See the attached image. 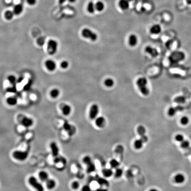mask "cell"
<instances>
[{
  "instance_id": "7402d4cb",
  "label": "cell",
  "mask_w": 191,
  "mask_h": 191,
  "mask_svg": "<svg viewBox=\"0 0 191 191\" xmlns=\"http://www.w3.org/2000/svg\"><path fill=\"white\" fill-rule=\"evenodd\" d=\"M38 176H39V178L42 181L46 182L48 179H49L48 174L45 171H41L39 172L38 174Z\"/></svg>"
},
{
  "instance_id": "ee69618b",
  "label": "cell",
  "mask_w": 191,
  "mask_h": 191,
  "mask_svg": "<svg viewBox=\"0 0 191 191\" xmlns=\"http://www.w3.org/2000/svg\"><path fill=\"white\" fill-rule=\"evenodd\" d=\"M69 66V63L67 61H63L61 64V66L63 69H66Z\"/></svg>"
},
{
  "instance_id": "7dc6e473",
  "label": "cell",
  "mask_w": 191,
  "mask_h": 191,
  "mask_svg": "<svg viewBox=\"0 0 191 191\" xmlns=\"http://www.w3.org/2000/svg\"><path fill=\"white\" fill-rule=\"evenodd\" d=\"M140 139L142 141L143 143L147 142V141H148V137L145 134L143 135L142 136H141Z\"/></svg>"
},
{
  "instance_id": "b9f144b4",
  "label": "cell",
  "mask_w": 191,
  "mask_h": 191,
  "mask_svg": "<svg viewBox=\"0 0 191 191\" xmlns=\"http://www.w3.org/2000/svg\"><path fill=\"white\" fill-rule=\"evenodd\" d=\"M80 185L79 183L78 182V181H73V182L72 184V188H73V189H77L79 188V187Z\"/></svg>"
},
{
  "instance_id": "5bb4252c",
  "label": "cell",
  "mask_w": 191,
  "mask_h": 191,
  "mask_svg": "<svg viewBox=\"0 0 191 191\" xmlns=\"http://www.w3.org/2000/svg\"><path fill=\"white\" fill-rule=\"evenodd\" d=\"M118 4L120 8L123 10L128 9L130 6L128 0H120Z\"/></svg>"
},
{
  "instance_id": "83f0119b",
  "label": "cell",
  "mask_w": 191,
  "mask_h": 191,
  "mask_svg": "<svg viewBox=\"0 0 191 191\" xmlns=\"http://www.w3.org/2000/svg\"><path fill=\"white\" fill-rule=\"evenodd\" d=\"M6 101L9 105L13 106L16 104L17 100L16 98L14 97H9L7 99Z\"/></svg>"
},
{
  "instance_id": "3957f363",
  "label": "cell",
  "mask_w": 191,
  "mask_h": 191,
  "mask_svg": "<svg viewBox=\"0 0 191 191\" xmlns=\"http://www.w3.org/2000/svg\"><path fill=\"white\" fill-rule=\"evenodd\" d=\"M185 57V54L182 52L176 51L173 52L169 56V60L173 63H177L183 60Z\"/></svg>"
},
{
  "instance_id": "277c9868",
  "label": "cell",
  "mask_w": 191,
  "mask_h": 191,
  "mask_svg": "<svg viewBox=\"0 0 191 191\" xmlns=\"http://www.w3.org/2000/svg\"><path fill=\"white\" fill-rule=\"evenodd\" d=\"M18 120L22 125L27 128L31 127L33 124L32 119L22 115L18 116Z\"/></svg>"
},
{
  "instance_id": "5b68a950",
  "label": "cell",
  "mask_w": 191,
  "mask_h": 191,
  "mask_svg": "<svg viewBox=\"0 0 191 191\" xmlns=\"http://www.w3.org/2000/svg\"><path fill=\"white\" fill-rule=\"evenodd\" d=\"M58 43L56 41L53 39L49 40L47 43V52L49 55H53L57 52L58 49Z\"/></svg>"
},
{
  "instance_id": "816d5d0a",
  "label": "cell",
  "mask_w": 191,
  "mask_h": 191,
  "mask_svg": "<svg viewBox=\"0 0 191 191\" xmlns=\"http://www.w3.org/2000/svg\"><path fill=\"white\" fill-rule=\"evenodd\" d=\"M67 0H59V3L60 4H63Z\"/></svg>"
},
{
  "instance_id": "603a6c76",
  "label": "cell",
  "mask_w": 191,
  "mask_h": 191,
  "mask_svg": "<svg viewBox=\"0 0 191 191\" xmlns=\"http://www.w3.org/2000/svg\"><path fill=\"white\" fill-rule=\"evenodd\" d=\"M87 9L88 12L90 13H94L96 10L95 4L93 1H90L88 4Z\"/></svg>"
},
{
  "instance_id": "30bf717a",
  "label": "cell",
  "mask_w": 191,
  "mask_h": 191,
  "mask_svg": "<svg viewBox=\"0 0 191 191\" xmlns=\"http://www.w3.org/2000/svg\"><path fill=\"white\" fill-rule=\"evenodd\" d=\"M52 155L54 157H57L59 154V148L57 144L55 142H51L50 144Z\"/></svg>"
},
{
  "instance_id": "ab89813d",
  "label": "cell",
  "mask_w": 191,
  "mask_h": 191,
  "mask_svg": "<svg viewBox=\"0 0 191 191\" xmlns=\"http://www.w3.org/2000/svg\"><path fill=\"white\" fill-rule=\"evenodd\" d=\"M175 139L177 142H181L184 140V137L182 134H178L175 137Z\"/></svg>"
},
{
  "instance_id": "f1b7e54d",
  "label": "cell",
  "mask_w": 191,
  "mask_h": 191,
  "mask_svg": "<svg viewBox=\"0 0 191 191\" xmlns=\"http://www.w3.org/2000/svg\"><path fill=\"white\" fill-rule=\"evenodd\" d=\"M110 166L113 169H117L120 165V163L117 160L115 159H112L110 161Z\"/></svg>"
},
{
  "instance_id": "8d00e7d4",
  "label": "cell",
  "mask_w": 191,
  "mask_h": 191,
  "mask_svg": "<svg viewBox=\"0 0 191 191\" xmlns=\"http://www.w3.org/2000/svg\"><path fill=\"white\" fill-rule=\"evenodd\" d=\"M181 146L182 148L188 149L190 146V142L189 141L184 140L181 142Z\"/></svg>"
},
{
  "instance_id": "7c38bea8",
  "label": "cell",
  "mask_w": 191,
  "mask_h": 191,
  "mask_svg": "<svg viewBox=\"0 0 191 191\" xmlns=\"http://www.w3.org/2000/svg\"><path fill=\"white\" fill-rule=\"evenodd\" d=\"M105 119L104 117L100 116L96 119V125L99 128H103L105 126Z\"/></svg>"
},
{
  "instance_id": "c3c4849f",
  "label": "cell",
  "mask_w": 191,
  "mask_h": 191,
  "mask_svg": "<svg viewBox=\"0 0 191 191\" xmlns=\"http://www.w3.org/2000/svg\"><path fill=\"white\" fill-rule=\"evenodd\" d=\"M27 2L30 5H34L36 4V0H27Z\"/></svg>"
},
{
  "instance_id": "e0dca14e",
  "label": "cell",
  "mask_w": 191,
  "mask_h": 191,
  "mask_svg": "<svg viewBox=\"0 0 191 191\" xmlns=\"http://www.w3.org/2000/svg\"><path fill=\"white\" fill-rule=\"evenodd\" d=\"M138 43V38L136 35L131 34L129 37V44L131 47H134Z\"/></svg>"
},
{
  "instance_id": "1f68e13d",
  "label": "cell",
  "mask_w": 191,
  "mask_h": 191,
  "mask_svg": "<svg viewBox=\"0 0 191 191\" xmlns=\"http://www.w3.org/2000/svg\"><path fill=\"white\" fill-rule=\"evenodd\" d=\"M137 132L140 136H142L146 134V129L144 126L140 125L138 126L137 128Z\"/></svg>"
},
{
  "instance_id": "7bdbcfd3",
  "label": "cell",
  "mask_w": 191,
  "mask_h": 191,
  "mask_svg": "<svg viewBox=\"0 0 191 191\" xmlns=\"http://www.w3.org/2000/svg\"><path fill=\"white\" fill-rule=\"evenodd\" d=\"M63 127L65 130L69 131L71 130L72 126L69 124H68L67 122H65L63 125Z\"/></svg>"
},
{
  "instance_id": "4316f807",
  "label": "cell",
  "mask_w": 191,
  "mask_h": 191,
  "mask_svg": "<svg viewBox=\"0 0 191 191\" xmlns=\"http://www.w3.org/2000/svg\"><path fill=\"white\" fill-rule=\"evenodd\" d=\"M14 15H15L13 11H10V10H8V11H6L4 13V17L7 20H11L13 18V17L14 16Z\"/></svg>"
},
{
  "instance_id": "52a82bcc",
  "label": "cell",
  "mask_w": 191,
  "mask_h": 191,
  "mask_svg": "<svg viewBox=\"0 0 191 191\" xmlns=\"http://www.w3.org/2000/svg\"><path fill=\"white\" fill-rule=\"evenodd\" d=\"M29 182L32 187H33L37 191H44V189L43 185L39 183L35 177H31L29 179Z\"/></svg>"
},
{
  "instance_id": "f35d334b",
  "label": "cell",
  "mask_w": 191,
  "mask_h": 191,
  "mask_svg": "<svg viewBox=\"0 0 191 191\" xmlns=\"http://www.w3.org/2000/svg\"><path fill=\"white\" fill-rule=\"evenodd\" d=\"M83 161L84 163V164H85L86 165L93 162L92 161L91 158L89 156L85 157L83 159Z\"/></svg>"
},
{
  "instance_id": "8fae6325",
  "label": "cell",
  "mask_w": 191,
  "mask_h": 191,
  "mask_svg": "<svg viewBox=\"0 0 191 191\" xmlns=\"http://www.w3.org/2000/svg\"><path fill=\"white\" fill-rule=\"evenodd\" d=\"M45 66L47 69L50 71H53L56 68V64L55 62L51 60H48L45 62Z\"/></svg>"
},
{
  "instance_id": "d6a6232c",
  "label": "cell",
  "mask_w": 191,
  "mask_h": 191,
  "mask_svg": "<svg viewBox=\"0 0 191 191\" xmlns=\"http://www.w3.org/2000/svg\"><path fill=\"white\" fill-rule=\"evenodd\" d=\"M104 85L107 87H112L114 86V81L111 78H108L104 81Z\"/></svg>"
},
{
  "instance_id": "484cf974",
  "label": "cell",
  "mask_w": 191,
  "mask_h": 191,
  "mask_svg": "<svg viewBox=\"0 0 191 191\" xmlns=\"http://www.w3.org/2000/svg\"><path fill=\"white\" fill-rule=\"evenodd\" d=\"M186 98L185 96H177L174 99V101L178 104H184L185 103Z\"/></svg>"
},
{
  "instance_id": "6f0895ef",
  "label": "cell",
  "mask_w": 191,
  "mask_h": 191,
  "mask_svg": "<svg viewBox=\"0 0 191 191\" xmlns=\"http://www.w3.org/2000/svg\"></svg>"
},
{
  "instance_id": "ffe728a7",
  "label": "cell",
  "mask_w": 191,
  "mask_h": 191,
  "mask_svg": "<svg viewBox=\"0 0 191 191\" xmlns=\"http://www.w3.org/2000/svg\"><path fill=\"white\" fill-rule=\"evenodd\" d=\"M185 176L181 173H178L175 176L174 180L177 184H182L185 181Z\"/></svg>"
},
{
  "instance_id": "4dcf8cb0",
  "label": "cell",
  "mask_w": 191,
  "mask_h": 191,
  "mask_svg": "<svg viewBox=\"0 0 191 191\" xmlns=\"http://www.w3.org/2000/svg\"><path fill=\"white\" fill-rule=\"evenodd\" d=\"M143 142L140 139H137L134 141V146L136 149H140L142 148L143 146Z\"/></svg>"
},
{
  "instance_id": "f5cc1de1",
  "label": "cell",
  "mask_w": 191,
  "mask_h": 191,
  "mask_svg": "<svg viewBox=\"0 0 191 191\" xmlns=\"http://www.w3.org/2000/svg\"><path fill=\"white\" fill-rule=\"evenodd\" d=\"M23 79H24V77H20V78H19L17 80V83H20V82H22V81L23 80Z\"/></svg>"
},
{
  "instance_id": "d4e9b609",
  "label": "cell",
  "mask_w": 191,
  "mask_h": 191,
  "mask_svg": "<svg viewBox=\"0 0 191 191\" xmlns=\"http://www.w3.org/2000/svg\"><path fill=\"white\" fill-rule=\"evenodd\" d=\"M96 10L98 12H101L104 10L105 8V5L104 3L101 1H97L95 4Z\"/></svg>"
},
{
  "instance_id": "f907efd6",
  "label": "cell",
  "mask_w": 191,
  "mask_h": 191,
  "mask_svg": "<svg viewBox=\"0 0 191 191\" xmlns=\"http://www.w3.org/2000/svg\"><path fill=\"white\" fill-rule=\"evenodd\" d=\"M96 191H108V190L105 189H104V188H99L98 189H96Z\"/></svg>"
},
{
  "instance_id": "4fadbf2b",
  "label": "cell",
  "mask_w": 191,
  "mask_h": 191,
  "mask_svg": "<svg viewBox=\"0 0 191 191\" xmlns=\"http://www.w3.org/2000/svg\"><path fill=\"white\" fill-rule=\"evenodd\" d=\"M95 180L96 181V182L98 183V184L101 186H109L108 181L104 178H102L99 176L98 175L96 176Z\"/></svg>"
},
{
  "instance_id": "d6986e66",
  "label": "cell",
  "mask_w": 191,
  "mask_h": 191,
  "mask_svg": "<svg viewBox=\"0 0 191 191\" xmlns=\"http://www.w3.org/2000/svg\"><path fill=\"white\" fill-rule=\"evenodd\" d=\"M23 11V6L22 4H16L14 6L13 12H14L15 15H19Z\"/></svg>"
},
{
  "instance_id": "bcb514c9",
  "label": "cell",
  "mask_w": 191,
  "mask_h": 191,
  "mask_svg": "<svg viewBox=\"0 0 191 191\" xmlns=\"http://www.w3.org/2000/svg\"><path fill=\"white\" fill-rule=\"evenodd\" d=\"M81 191H91V189L89 185H84L81 189Z\"/></svg>"
},
{
  "instance_id": "ac0fdd59",
  "label": "cell",
  "mask_w": 191,
  "mask_h": 191,
  "mask_svg": "<svg viewBox=\"0 0 191 191\" xmlns=\"http://www.w3.org/2000/svg\"><path fill=\"white\" fill-rule=\"evenodd\" d=\"M46 184L47 188L50 190L54 189L56 185L55 181L51 179H48L47 181H46Z\"/></svg>"
},
{
  "instance_id": "d590c367",
  "label": "cell",
  "mask_w": 191,
  "mask_h": 191,
  "mask_svg": "<svg viewBox=\"0 0 191 191\" xmlns=\"http://www.w3.org/2000/svg\"><path fill=\"white\" fill-rule=\"evenodd\" d=\"M8 79L10 83L12 84V86H16L17 80L15 76L13 75L9 76L8 78Z\"/></svg>"
},
{
  "instance_id": "60d3db41",
  "label": "cell",
  "mask_w": 191,
  "mask_h": 191,
  "mask_svg": "<svg viewBox=\"0 0 191 191\" xmlns=\"http://www.w3.org/2000/svg\"><path fill=\"white\" fill-rule=\"evenodd\" d=\"M7 91L9 93H14L16 92V86H12V87H8L7 89Z\"/></svg>"
},
{
  "instance_id": "cb8c5ba5",
  "label": "cell",
  "mask_w": 191,
  "mask_h": 191,
  "mask_svg": "<svg viewBox=\"0 0 191 191\" xmlns=\"http://www.w3.org/2000/svg\"><path fill=\"white\" fill-rule=\"evenodd\" d=\"M102 174L105 177H111L113 174V171L111 169H104L102 171Z\"/></svg>"
},
{
  "instance_id": "6da1fadb",
  "label": "cell",
  "mask_w": 191,
  "mask_h": 191,
  "mask_svg": "<svg viewBox=\"0 0 191 191\" xmlns=\"http://www.w3.org/2000/svg\"><path fill=\"white\" fill-rule=\"evenodd\" d=\"M137 85L141 93L144 96L148 95L150 91L147 86V81L145 77H141L137 80Z\"/></svg>"
},
{
  "instance_id": "db71d44e",
  "label": "cell",
  "mask_w": 191,
  "mask_h": 191,
  "mask_svg": "<svg viewBox=\"0 0 191 191\" xmlns=\"http://www.w3.org/2000/svg\"><path fill=\"white\" fill-rule=\"evenodd\" d=\"M67 0L70 3H74L76 1V0Z\"/></svg>"
},
{
  "instance_id": "681fc988",
  "label": "cell",
  "mask_w": 191,
  "mask_h": 191,
  "mask_svg": "<svg viewBox=\"0 0 191 191\" xmlns=\"http://www.w3.org/2000/svg\"><path fill=\"white\" fill-rule=\"evenodd\" d=\"M32 83V81H29V82H28V83L27 84L26 86H25V87L24 88L25 90H29V89L30 87L31 86Z\"/></svg>"
},
{
  "instance_id": "74e56055",
  "label": "cell",
  "mask_w": 191,
  "mask_h": 191,
  "mask_svg": "<svg viewBox=\"0 0 191 191\" xmlns=\"http://www.w3.org/2000/svg\"><path fill=\"white\" fill-rule=\"evenodd\" d=\"M189 118L187 116H183L181 119V123L183 125H186L189 123Z\"/></svg>"
},
{
  "instance_id": "8992f818",
  "label": "cell",
  "mask_w": 191,
  "mask_h": 191,
  "mask_svg": "<svg viewBox=\"0 0 191 191\" xmlns=\"http://www.w3.org/2000/svg\"><path fill=\"white\" fill-rule=\"evenodd\" d=\"M29 154L27 151H16L12 153V157L14 159L20 161L25 160L28 157Z\"/></svg>"
},
{
  "instance_id": "44dd1931",
  "label": "cell",
  "mask_w": 191,
  "mask_h": 191,
  "mask_svg": "<svg viewBox=\"0 0 191 191\" xmlns=\"http://www.w3.org/2000/svg\"><path fill=\"white\" fill-rule=\"evenodd\" d=\"M62 111L64 115L69 116L71 112V108L68 104H64L62 108Z\"/></svg>"
},
{
  "instance_id": "9a60e30c",
  "label": "cell",
  "mask_w": 191,
  "mask_h": 191,
  "mask_svg": "<svg viewBox=\"0 0 191 191\" xmlns=\"http://www.w3.org/2000/svg\"><path fill=\"white\" fill-rule=\"evenodd\" d=\"M183 110V108L181 106H178L177 107H171L169 108L168 114L170 116H173L175 115L177 111H180Z\"/></svg>"
},
{
  "instance_id": "ba28073f",
  "label": "cell",
  "mask_w": 191,
  "mask_h": 191,
  "mask_svg": "<svg viewBox=\"0 0 191 191\" xmlns=\"http://www.w3.org/2000/svg\"><path fill=\"white\" fill-rule=\"evenodd\" d=\"M99 107L96 104H94L92 105L90 109L89 116L92 120H95L97 118L98 113H99Z\"/></svg>"
},
{
  "instance_id": "f6af8a7d",
  "label": "cell",
  "mask_w": 191,
  "mask_h": 191,
  "mask_svg": "<svg viewBox=\"0 0 191 191\" xmlns=\"http://www.w3.org/2000/svg\"><path fill=\"white\" fill-rule=\"evenodd\" d=\"M45 43V39H43V38H39L37 41V43L40 46H42Z\"/></svg>"
},
{
  "instance_id": "11a10c76",
  "label": "cell",
  "mask_w": 191,
  "mask_h": 191,
  "mask_svg": "<svg viewBox=\"0 0 191 191\" xmlns=\"http://www.w3.org/2000/svg\"><path fill=\"white\" fill-rule=\"evenodd\" d=\"M149 191H159L158 190H157L156 189H151V190H150Z\"/></svg>"
},
{
  "instance_id": "f546056e",
  "label": "cell",
  "mask_w": 191,
  "mask_h": 191,
  "mask_svg": "<svg viewBox=\"0 0 191 191\" xmlns=\"http://www.w3.org/2000/svg\"><path fill=\"white\" fill-rule=\"evenodd\" d=\"M95 165L93 162L87 165V172L88 173H93L95 170Z\"/></svg>"
},
{
  "instance_id": "7a4b0ae2",
  "label": "cell",
  "mask_w": 191,
  "mask_h": 191,
  "mask_svg": "<svg viewBox=\"0 0 191 191\" xmlns=\"http://www.w3.org/2000/svg\"><path fill=\"white\" fill-rule=\"evenodd\" d=\"M82 35L86 39H89L92 41H95L97 39V35L89 29H84L81 32Z\"/></svg>"
},
{
  "instance_id": "e575fe53",
  "label": "cell",
  "mask_w": 191,
  "mask_h": 191,
  "mask_svg": "<svg viewBox=\"0 0 191 191\" xmlns=\"http://www.w3.org/2000/svg\"><path fill=\"white\" fill-rule=\"evenodd\" d=\"M59 94H60V93H59V90L55 89H54V90H51L50 94H51V96L53 98H56L59 96Z\"/></svg>"
},
{
  "instance_id": "2e32d148",
  "label": "cell",
  "mask_w": 191,
  "mask_h": 191,
  "mask_svg": "<svg viewBox=\"0 0 191 191\" xmlns=\"http://www.w3.org/2000/svg\"><path fill=\"white\" fill-rule=\"evenodd\" d=\"M161 27L159 25H153L150 29V32L153 35H158L161 33Z\"/></svg>"
},
{
  "instance_id": "9f6ffc18",
  "label": "cell",
  "mask_w": 191,
  "mask_h": 191,
  "mask_svg": "<svg viewBox=\"0 0 191 191\" xmlns=\"http://www.w3.org/2000/svg\"><path fill=\"white\" fill-rule=\"evenodd\" d=\"M186 1L189 4H191V0H186Z\"/></svg>"
},
{
  "instance_id": "9c48e42d",
  "label": "cell",
  "mask_w": 191,
  "mask_h": 191,
  "mask_svg": "<svg viewBox=\"0 0 191 191\" xmlns=\"http://www.w3.org/2000/svg\"><path fill=\"white\" fill-rule=\"evenodd\" d=\"M145 51L152 57L155 58L159 55V51L156 48L151 46H147L145 48Z\"/></svg>"
},
{
  "instance_id": "836d02e7",
  "label": "cell",
  "mask_w": 191,
  "mask_h": 191,
  "mask_svg": "<svg viewBox=\"0 0 191 191\" xmlns=\"http://www.w3.org/2000/svg\"><path fill=\"white\" fill-rule=\"evenodd\" d=\"M123 173V171L122 169L118 168L116 169L115 173H114V176L117 178H120V177L122 176Z\"/></svg>"
}]
</instances>
